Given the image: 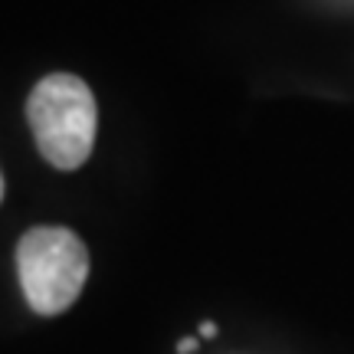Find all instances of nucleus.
I'll use <instances>...</instances> for the list:
<instances>
[{"mask_svg": "<svg viewBox=\"0 0 354 354\" xmlns=\"http://www.w3.org/2000/svg\"><path fill=\"white\" fill-rule=\"evenodd\" d=\"M30 131L37 138L39 154L56 171H76L88 161L95 145V95L73 73H53L39 79L26 102Z\"/></svg>", "mask_w": 354, "mask_h": 354, "instance_id": "1", "label": "nucleus"}, {"mask_svg": "<svg viewBox=\"0 0 354 354\" xmlns=\"http://www.w3.org/2000/svg\"><path fill=\"white\" fill-rule=\"evenodd\" d=\"M17 272L37 315H59L88 279L86 243L66 227H33L17 246Z\"/></svg>", "mask_w": 354, "mask_h": 354, "instance_id": "2", "label": "nucleus"}, {"mask_svg": "<svg viewBox=\"0 0 354 354\" xmlns=\"http://www.w3.org/2000/svg\"><path fill=\"white\" fill-rule=\"evenodd\" d=\"M194 348H197V338H180V342H177V351L180 354H190Z\"/></svg>", "mask_w": 354, "mask_h": 354, "instance_id": "3", "label": "nucleus"}, {"mask_svg": "<svg viewBox=\"0 0 354 354\" xmlns=\"http://www.w3.org/2000/svg\"><path fill=\"white\" fill-rule=\"evenodd\" d=\"M214 335H216V325H214V322H203V325H201V338H214Z\"/></svg>", "mask_w": 354, "mask_h": 354, "instance_id": "4", "label": "nucleus"}, {"mask_svg": "<svg viewBox=\"0 0 354 354\" xmlns=\"http://www.w3.org/2000/svg\"><path fill=\"white\" fill-rule=\"evenodd\" d=\"M0 201H3V174H0Z\"/></svg>", "mask_w": 354, "mask_h": 354, "instance_id": "5", "label": "nucleus"}]
</instances>
